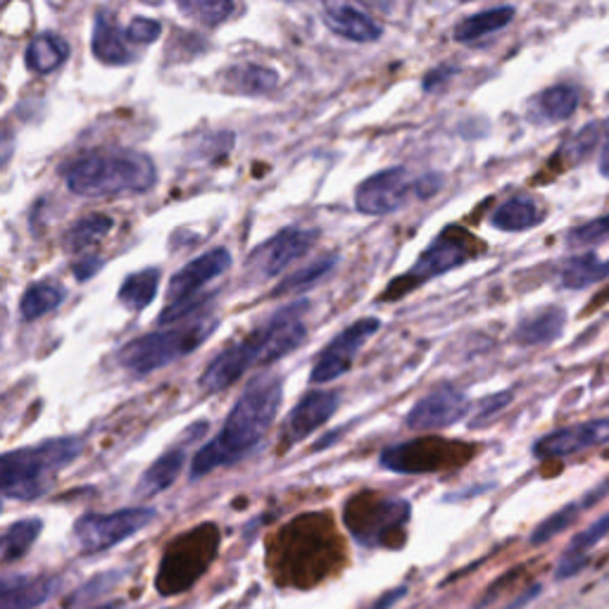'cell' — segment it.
<instances>
[{"mask_svg": "<svg viewBox=\"0 0 609 609\" xmlns=\"http://www.w3.org/2000/svg\"><path fill=\"white\" fill-rule=\"evenodd\" d=\"M284 401V381L279 374H260L243 389L219 433L198 450L191 462L193 479L219 467H229L258 450L270 433Z\"/></svg>", "mask_w": 609, "mask_h": 609, "instance_id": "6da1fadb", "label": "cell"}, {"mask_svg": "<svg viewBox=\"0 0 609 609\" xmlns=\"http://www.w3.org/2000/svg\"><path fill=\"white\" fill-rule=\"evenodd\" d=\"M304 312H308V300H298L290 308L276 312L248 338L219 353L203 372L201 389L205 393L227 391L253 367L279 362L282 357L298 350L308 338V326L302 322Z\"/></svg>", "mask_w": 609, "mask_h": 609, "instance_id": "7a4b0ae2", "label": "cell"}, {"mask_svg": "<svg viewBox=\"0 0 609 609\" xmlns=\"http://www.w3.org/2000/svg\"><path fill=\"white\" fill-rule=\"evenodd\" d=\"M82 441L68 435V439H50L41 445L3 453L0 455V493L12 500L41 498L50 488L52 474L70 467L82 455Z\"/></svg>", "mask_w": 609, "mask_h": 609, "instance_id": "3957f363", "label": "cell"}, {"mask_svg": "<svg viewBox=\"0 0 609 609\" xmlns=\"http://www.w3.org/2000/svg\"><path fill=\"white\" fill-rule=\"evenodd\" d=\"M157 183V171L148 155L98 153L79 160L68 171V189L84 198H108L145 193Z\"/></svg>", "mask_w": 609, "mask_h": 609, "instance_id": "277c9868", "label": "cell"}, {"mask_svg": "<svg viewBox=\"0 0 609 609\" xmlns=\"http://www.w3.org/2000/svg\"><path fill=\"white\" fill-rule=\"evenodd\" d=\"M219 326V317L207 310L191 314L189 320L181 324L167 326L163 331H153L136 341H129L127 346L119 350V365H122L129 374L145 377L163 369L169 362H177L181 357L191 355L203 343L215 334Z\"/></svg>", "mask_w": 609, "mask_h": 609, "instance_id": "5b68a950", "label": "cell"}, {"mask_svg": "<svg viewBox=\"0 0 609 609\" xmlns=\"http://www.w3.org/2000/svg\"><path fill=\"white\" fill-rule=\"evenodd\" d=\"M441 189V177L415 179L407 167L381 169L355 191V210L367 217H383L403 210L415 198H429Z\"/></svg>", "mask_w": 609, "mask_h": 609, "instance_id": "8992f818", "label": "cell"}, {"mask_svg": "<svg viewBox=\"0 0 609 609\" xmlns=\"http://www.w3.org/2000/svg\"><path fill=\"white\" fill-rule=\"evenodd\" d=\"M231 267V253L227 248L207 250L201 258L191 260L187 267H181L171 276L167 288V308L160 314L163 324L189 320L191 314L201 312L210 302L207 298H198L201 290Z\"/></svg>", "mask_w": 609, "mask_h": 609, "instance_id": "52a82bcc", "label": "cell"}, {"mask_svg": "<svg viewBox=\"0 0 609 609\" xmlns=\"http://www.w3.org/2000/svg\"><path fill=\"white\" fill-rule=\"evenodd\" d=\"M153 520V507H127L110 514H86L74 524V538L84 552H103L136 536Z\"/></svg>", "mask_w": 609, "mask_h": 609, "instance_id": "ba28073f", "label": "cell"}, {"mask_svg": "<svg viewBox=\"0 0 609 609\" xmlns=\"http://www.w3.org/2000/svg\"><path fill=\"white\" fill-rule=\"evenodd\" d=\"M320 241V231L286 227L260 243L246 260V270L255 282H267L284 274L290 264H296L310 253L312 246Z\"/></svg>", "mask_w": 609, "mask_h": 609, "instance_id": "9c48e42d", "label": "cell"}, {"mask_svg": "<svg viewBox=\"0 0 609 609\" xmlns=\"http://www.w3.org/2000/svg\"><path fill=\"white\" fill-rule=\"evenodd\" d=\"M379 329L381 320H377V317H365V320H357L348 329H343L341 334L331 338L329 346L317 355L310 381L317 383V386H324V383H331L341 379L343 374H348L357 355L365 348V343L377 336Z\"/></svg>", "mask_w": 609, "mask_h": 609, "instance_id": "30bf717a", "label": "cell"}, {"mask_svg": "<svg viewBox=\"0 0 609 609\" xmlns=\"http://www.w3.org/2000/svg\"><path fill=\"white\" fill-rule=\"evenodd\" d=\"M469 413V395L459 391L457 386H439L431 393L423 395L417 405L409 409L405 423L413 431H439L455 427L459 419H465Z\"/></svg>", "mask_w": 609, "mask_h": 609, "instance_id": "8fae6325", "label": "cell"}, {"mask_svg": "<svg viewBox=\"0 0 609 609\" xmlns=\"http://www.w3.org/2000/svg\"><path fill=\"white\" fill-rule=\"evenodd\" d=\"M602 445H609V419H590L540 435L534 443V455L538 459H554L586 453V450Z\"/></svg>", "mask_w": 609, "mask_h": 609, "instance_id": "7c38bea8", "label": "cell"}, {"mask_svg": "<svg viewBox=\"0 0 609 609\" xmlns=\"http://www.w3.org/2000/svg\"><path fill=\"white\" fill-rule=\"evenodd\" d=\"M341 407L338 391H310L290 409L284 421V439L288 445L300 443L334 417Z\"/></svg>", "mask_w": 609, "mask_h": 609, "instance_id": "4fadbf2b", "label": "cell"}, {"mask_svg": "<svg viewBox=\"0 0 609 609\" xmlns=\"http://www.w3.org/2000/svg\"><path fill=\"white\" fill-rule=\"evenodd\" d=\"M467 258V248L455 241V238H435V241L417 258L413 270L407 274V279L417 286L423 282L439 279V276L462 267Z\"/></svg>", "mask_w": 609, "mask_h": 609, "instance_id": "5bb4252c", "label": "cell"}, {"mask_svg": "<svg viewBox=\"0 0 609 609\" xmlns=\"http://www.w3.org/2000/svg\"><path fill=\"white\" fill-rule=\"evenodd\" d=\"M322 20L336 36L353 44H374L383 34V26L372 15L348 3L324 5Z\"/></svg>", "mask_w": 609, "mask_h": 609, "instance_id": "9a60e30c", "label": "cell"}, {"mask_svg": "<svg viewBox=\"0 0 609 609\" xmlns=\"http://www.w3.org/2000/svg\"><path fill=\"white\" fill-rule=\"evenodd\" d=\"M578 103L581 91L574 84H554L528 100L526 117L534 124H558L576 112Z\"/></svg>", "mask_w": 609, "mask_h": 609, "instance_id": "2e32d148", "label": "cell"}, {"mask_svg": "<svg viewBox=\"0 0 609 609\" xmlns=\"http://www.w3.org/2000/svg\"><path fill=\"white\" fill-rule=\"evenodd\" d=\"M564 324H566L564 308H560V304H548V308L524 317V320L516 324L512 338L516 346H526V348L548 346V343H554L562 336Z\"/></svg>", "mask_w": 609, "mask_h": 609, "instance_id": "e0dca14e", "label": "cell"}, {"mask_svg": "<svg viewBox=\"0 0 609 609\" xmlns=\"http://www.w3.org/2000/svg\"><path fill=\"white\" fill-rule=\"evenodd\" d=\"M609 279V260L595 253H578L560 264L558 284L566 290H584Z\"/></svg>", "mask_w": 609, "mask_h": 609, "instance_id": "ac0fdd59", "label": "cell"}, {"mask_svg": "<svg viewBox=\"0 0 609 609\" xmlns=\"http://www.w3.org/2000/svg\"><path fill=\"white\" fill-rule=\"evenodd\" d=\"M609 536V512L602 514L598 522H593L588 528H584L564 550L560 566H558V578H572L576 576L581 569L588 564V558L593 548L598 546L600 540H605Z\"/></svg>", "mask_w": 609, "mask_h": 609, "instance_id": "d6986e66", "label": "cell"}, {"mask_svg": "<svg viewBox=\"0 0 609 609\" xmlns=\"http://www.w3.org/2000/svg\"><path fill=\"white\" fill-rule=\"evenodd\" d=\"M542 219H546V212H542L540 205L526 195L510 198V201L498 205L491 215L493 227L498 231H507V234H522L534 229Z\"/></svg>", "mask_w": 609, "mask_h": 609, "instance_id": "ffe728a7", "label": "cell"}, {"mask_svg": "<svg viewBox=\"0 0 609 609\" xmlns=\"http://www.w3.org/2000/svg\"><path fill=\"white\" fill-rule=\"evenodd\" d=\"M91 50L94 56L105 62V64H115V68H122V64H129L134 60L131 50L127 46V34H122L117 22H112L110 15H100L96 17L94 24V41H91Z\"/></svg>", "mask_w": 609, "mask_h": 609, "instance_id": "44dd1931", "label": "cell"}, {"mask_svg": "<svg viewBox=\"0 0 609 609\" xmlns=\"http://www.w3.org/2000/svg\"><path fill=\"white\" fill-rule=\"evenodd\" d=\"M224 86L238 96H267L279 86V74L264 64L246 62L224 72Z\"/></svg>", "mask_w": 609, "mask_h": 609, "instance_id": "7402d4cb", "label": "cell"}, {"mask_svg": "<svg viewBox=\"0 0 609 609\" xmlns=\"http://www.w3.org/2000/svg\"><path fill=\"white\" fill-rule=\"evenodd\" d=\"M514 15H516V8H512V5H498V8L474 12V15L465 17L455 26V32H453L455 41L474 44L483 36L498 34L500 29H505V26L514 20Z\"/></svg>", "mask_w": 609, "mask_h": 609, "instance_id": "603a6c76", "label": "cell"}, {"mask_svg": "<svg viewBox=\"0 0 609 609\" xmlns=\"http://www.w3.org/2000/svg\"><path fill=\"white\" fill-rule=\"evenodd\" d=\"M70 58V44L56 34H38L26 48V68L36 74H50Z\"/></svg>", "mask_w": 609, "mask_h": 609, "instance_id": "cb8c5ba5", "label": "cell"}, {"mask_svg": "<svg viewBox=\"0 0 609 609\" xmlns=\"http://www.w3.org/2000/svg\"><path fill=\"white\" fill-rule=\"evenodd\" d=\"M183 462H187V453H183L181 447L177 450H169L160 459L155 462L153 467L145 469V474L141 476L136 493L141 498H151L167 491V488L177 481V476L183 469Z\"/></svg>", "mask_w": 609, "mask_h": 609, "instance_id": "d4e9b609", "label": "cell"}, {"mask_svg": "<svg viewBox=\"0 0 609 609\" xmlns=\"http://www.w3.org/2000/svg\"><path fill=\"white\" fill-rule=\"evenodd\" d=\"M605 493H609V479L602 483V486H598L595 488L593 493H588L584 500H576V502H569L566 507H562V510H558L554 514H550L546 522H542L536 532L532 534V542L534 546H540V542H548V540H552L554 536H560L564 528H569L572 526L574 522H576V516L584 512V510H588L595 500L598 498H602Z\"/></svg>", "mask_w": 609, "mask_h": 609, "instance_id": "484cf974", "label": "cell"}, {"mask_svg": "<svg viewBox=\"0 0 609 609\" xmlns=\"http://www.w3.org/2000/svg\"><path fill=\"white\" fill-rule=\"evenodd\" d=\"M336 264H338L336 255H326V258L314 260L312 264H308V267H302V270H298L294 274H288L286 279L274 288V296L276 298H284V296L304 294V290H310L317 284H322L326 276L336 270Z\"/></svg>", "mask_w": 609, "mask_h": 609, "instance_id": "4316f807", "label": "cell"}, {"mask_svg": "<svg viewBox=\"0 0 609 609\" xmlns=\"http://www.w3.org/2000/svg\"><path fill=\"white\" fill-rule=\"evenodd\" d=\"M157 286H160V270L148 267L136 274H131L119 288V302H124L131 310H145L157 296Z\"/></svg>", "mask_w": 609, "mask_h": 609, "instance_id": "83f0119b", "label": "cell"}, {"mask_svg": "<svg viewBox=\"0 0 609 609\" xmlns=\"http://www.w3.org/2000/svg\"><path fill=\"white\" fill-rule=\"evenodd\" d=\"M44 532L41 520H20L0 536V562L20 560L22 554L32 550L36 538Z\"/></svg>", "mask_w": 609, "mask_h": 609, "instance_id": "f1b7e54d", "label": "cell"}, {"mask_svg": "<svg viewBox=\"0 0 609 609\" xmlns=\"http://www.w3.org/2000/svg\"><path fill=\"white\" fill-rule=\"evenodd\" d=\"M68 298L62 286H52V284H36L29 290H26L22 298V317L26 322H34L38 317H46L52 310H58L62 300Z\"/></svg>", "mask_w": 609, "mask_h": 609, "instance_id": "f546056e", "label": "cell"}, {"mask_svg": "<svg viewBox=\"0 0 609 609\" xmlns=\"http://www.w3.org/2000/svg\"><path fill=\"white\" fill-rule=\"evenodd\" d=\"M112 227L115 222L105 215L84 217L74 224L68 236H64V246H68V250H84L88 246H96L112 231Z\"/></svg>", "mask_w": 609, "mask_h": 609, "instance_id": "4dcf8cb0", "label": "cell"}, {"mask_svg": "<svg viewBox=\"0 0 609 609\" xmlns=\"http://www.w3.org/2000/svg\"><path fill=\"white\" fill-rule=\"evenodd\" d=\"M52 590H56V581L52 578H32L29 584L12 593L10 598L0 600V609H36L50 598Z\"/></svg>", "mask_w": 609, "mask_h": 609, "instance_id": "1f68e13d", "label": "cell"}, {"mask_svg": "<svg viewBox=\"0 0 609 609\" xmlns=\"http://www.w3.org/2000/svg\"><path fill=\"white\" fill-rule=\"evenodd\" d=\"M119 578H122V572H103V574L94 576L91 581H86L82 588L70 595L68 602H64V607L74 609V607H82V605H88V602L105 598V595H108L119 584Z\"/></svg>", "mask_w": 609, "mask_h": 609, "instance_id": "d6a6232c", "label": "cell"}, {"mask_svg": "<svg viewBox=\"0 0 609 609\" xmlns=\"http://www.w3.org/2000/svg\"><path fill=\"white\" fill-rule=\"evenodd\" d=\"M179 10L183 15H189L207 26H217L224 20H229L236 8L234 3H227V0H191V3H179Z\"/></svg>", "mask_w": 609, "mask_h": 609, "instance_id": "836d02e7", "label": "cell"}, {"mask_svg": "<svg viewBox=\"0 0 609 609\" xmlns=\"http://www.w3.org/2000/svg\"><path fill=\"white\" fill-rule=\"evenodd\" d=\"M609 241V212L602 217H595L581 227L569 229L566 246L569 248H593Z\"/></svg>", "mask_w": 609, "mask_h": 609, "instance_id": "e575fe53", "label": "cell"}, {"mask_svg": "<svg viewBox=\"0 0 609 609\" xmlns=\"http://www.w3.org/2000/svg\"><path fill=\"white\" fill-rule=\"evenodd\" d=\"M600 131H602V124H598V122L584 127L581 131H576L572 139L566 141V145H564L560 153L572 155V157H576V160H578V157H581V160H584V157H588V153H593L595 145H598Z\"/></svg>", "mask_w": 609, "mask_h": 609, "instance_id": "d590c367", "label": "cell"}, {"mask_svg": "<svg viewBox=\"0 0 609 609\" xmlns=\"http://www.w3.org/2000/svg\"><path fill=\"white\" fill-rule=\"evenodd\" d=\"M163 34V24L157 20L151 17H134V22L129 24L127 29V41H134V44H153L160 38Z\"/></svg>", "mask_w": 609, "mask_h": 609, "instance_id": "8d00e7d4", "label": "cell"}, {"mask_svg": "<svg viewBox=\"0 0 609 609\" xmlns=\"http://www.w3.org/2000/svg\"><path fill=\"white\" fill-rule=\"evenodd\" d=\"M100 267H103V260L100 258H84V260H79L76 264H74V276L79 282H88L91 276H94L96 272H100Z\"/></svg>", "mask_w": 609, "mask_h": 609, "instance_id": "74e56055", "label": "cell"}, {"mask_svg": "<svg viewBox=\"0 0 609 609\" xmlns=\"http://www.w3.org/2000/svg\"><path fill=\"white\" fill-rule=\"evenodd\" d=\"M510 398H512L510 393H500V395H495V398H488L483 403V407L479 409V415H476V419H491L498 409H502L510 403Z\"/></svg>", "mask_w": 609, "mask_h": 609, "instance_id": "f35d334b", "label": "cell"}, {"mask_svg": "<svg viewBox=\"0 0 609 609\" xmlns=\"http://www.w3.org/2000/svg\"><path fill=\"white\" fill-rule=\"evenodd\" d=\"M29 576H5V578H0V600H5L10 598L12 593H17L20 588H24L26 584H29Z\"/></svg>", "mask_w": 609, "mask_h": 609, "instance_id": "ab89813d", "label": "cell"}, {"mask_svg": "<svg viewBox=\"0 0 609 609\" xmlns=\"http://www.w3.org/2000/svg\"><path fill=\"white\" fill-rule=\"evenodd\" d=\"M15 145H17V141L10 134V131H0V169L12 160V155H15Z\"/></svg>", "mask_w": 609, "mask_h": 609, "instance_id": "60d3db41", "label": "cell"}, {"mask_svg": "<svg viewBox=\"0 0 609 609\" xmlns=\"http://www.w3.org/2000/svg\"><path fill=\"white\" fill-rule=\"evenodd\" d=\"M405 595V588H398V590H391L383 595V598H379L372 607H367V609H391L395 602H398L401 598Z\"/></svg>", "mask_w": 609, "mask_h": 609, "instance_id": "b9f144b4", "label": "cell"}, {"mask_svg": "<svg viewBox=\"0 0 609 609\" xmlns=\"http://www.w3.org/2000/svg\"><path fill=\"white\" fill-rule=\"evenodd\" d=\"M600 175H602L605 179H609V139H607L605 148H602V153H600Z\"/></svg>", "mask_w": 609, "mask_h": 609, "instance_id": "7bdbcfd3", "label": "cell"}, {"mask_svg": "<svg viewBox=\"0 0 609 609\" xmlns=\"http://www.w3.org/2000/svg\"><path fill=\"white\" fill-rule=\"evenodd\" d=\"M96 609H127V605L124 602H108V605H100Z\"/></svg>", "mask_w": 609, "mask_h": 609, "instance_id": "ee69618b", "label": "cell"}, {"mask_svg": "<svg viewBox=\"0 0 609 609\" xmlns=\"http://www.w3.org/2000/svg\"><path fill=\"white\" fill-rule=\"evenodd\" d=\"M0 510H3V502H0Z\"/></svg>", "mask_w": 609, "mask_h": 609, "instance_id": "f6af8a7d", "label": "cell"}]
</instances>
